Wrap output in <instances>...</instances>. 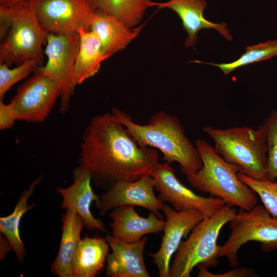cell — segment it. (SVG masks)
Returning a JSON list of instances; mask_svg holds the SVG:
<instances>
[{
  "instance_id": "1",
  "label": "cell",
  "mask_w": 277,
  "mask_h": 277,
  "mask_svg": "<svg viewBox=\"0 0 277 277\" xmlns=\"http://www.w3.org/2000/svg\"><path fill=\"white\" fill-rule=\"evenodd\" d=\"M80 166L96 187L106 191L117 181L132 182L159 162L156 149L140 146L112 113L94 116L82 135Z\"/></svg>"
},
{
  "instance_id": "2",
  "label": "cell",
  "mask_w": 277,
  "mask_h": 277,
  "mask_svg": "<svg viewBox=\"0 0 277 277\" xmlns=\"http://www.w3.org/2000/svg\"><path fill=\"white\" fill-rule=\"evenodd\" d=\"M111 113L140 146L158 149L166 162L179 163L185 175L202 167L198 149L186 136L176 116L161 110L154 114L147 124L140 125L133 121L129 114L117 108H113Z\"/></svg>"
},
{
  "instance_id": "3",
  "label": "cell",
  "mask_w": 277,
  "mask_h": 277,
  "mask_svg": "<svg viewBox=\"0 0 277 277\" xmlns=\"http://www.w3.org/2000/svg\"><path fill=\"white\" fill-rule=\"evenodd\" d=\"M48 34L30 0L0 6V63L9 67L32 61L41 66Z\"/></svg>"
},
{
  "instance_id": "4",
  "label": "cell",
  "mask_w": 277,
  "mask_h": 277,
  "mask_svg": "<svg viewBox=\"0 0 277 277\" xmlns=\"http://www.w3.org/2000/svg\"><path fill=\"white\" fill-rule=\"evenodd\" d=\"M196 147L202 167L186 176L189 183L200 191L221 199L225 205L250 210L258 204V195L238 176V170L225 162L206 141L198 138Z\"/></svg>"
},
{
  "instance_id": "5",
  "label": "cell",
  "mask_w": 277,
  "mask_h": 277,
  "mask_svg": "<svg viewBox=\"0 0 277 277\" xmlns=\"http://www.w3.org/2000/svg\"><path fill=\"white\" fill-rule=\"evenodd\" d=\"M202 130L214 142L215 152L238 172L255 179L267 178V144L263 129L248 126L216 128L211 125Z\"/></svg>"
},
{
  "instance_id": "6",
  "label": "cell",
  "mask_w": 277,
  "mask_h": 277,
  "mask_svg": "<svg viewBox=\"0 0 277 277\" xmlns=\"http://www.w3.org/2000/svg\"><path fill=\"white\" fill-rule=\"evenodd\" d=\"M236 213L234 208L225 205L210 217L200 221L173 255L170 277H189L194 268L199 265L207 268L215 267L221 248L217 245L220 231Z\"/></svg>"
},
{
  "instance_id": "7",
  "label": "cell",
  "mask_w": 277,
  "mask_h": 277,
  "mask_svg": "<svg viewBox=\"0 0 277 277\" xmlns=\"http://www.w3.org/2000/svg\"><path fill=\"white\" fill-rule=\"evenodd\" d=\"M229 223L231 233L221 246L218 256L226 257L231 267H238L239 250L248 242H259L265 252L277 250V217L264 205L257 204L250 210L240 209Z\"/></svg>"
},
{
  "instance_id": "8",
  "label": "cell",
  "mask_w": 277,
  "mask_h": 277,
  "mask_svg": "<svg viewBox=\"0 0 277 277\" xmlns=\"http://www.w3.org/2000/svg\"><path fill=\"white\" fill-rule=\"evenodd\" d=\"M33 73L8 104L16 121L43 122L61 97V85L55 77L35 69Z\"/></svg>"
},
{
  "instance_id": "9",
  "label": "cell",
  "mask_w": 277,
  "mask_h": 277,
  "mask_svg": "<svg viewBox=\"0 0 277 277\" xmlns=\"http://www.w3.org/2000/svg\"><path fill=\"white\" fill-rule=\"evenodd\" d=\"M38 20L49 33L68 35L90 30L97 10L90 0H30Z\"/></svg>"
},
{
  "instance_id": "10",
  "label": "cell",
  "mask_w": 277,
  "mask_h": 277,
  "mask_svg": "<svg viewBox=\"0 0 277 277\" xmlns=\"http://www.w3.org/2000/svg\"><path fill=\"white\" fill-rule=\"evenodd\" d=\"M148 174L154 180L159 200L163 204L167 202L176 211L195 208L202 213L204 219H208L225 205L220 198L201 196L186 187L177 178L169 163H157Z\"/></svg>"
},
{
  "instance_id": "11",
  "label": "cell",
  "mask_w": 277,
  "mask_h": 277,
  "mask_svg": "<svg viewBox=\"0 0 277 277\" xmlns=\"http://www.w3.org/2000/svg\"><path fill=\"white\" fill-rule=\"evenodd\" d=\"M45 53L48 60L43 66L34 69L55 77L61 85L60 112L65 114L69 107L70 100L76 86L74 70L80 45L78 33L68 35L49 33Z\"/></svg>"
},
{
  "instance_id": "12",
  "label": "cell",
  "mask_w": 277,
  "mask_h": 277,
  "mask_svg": "<svg viewBox=\"0 0 277 277\" xmlns=\"http://www.w3.org/2000/svg\"><path fill=\"white\" fill-rule=\"evenodd\" d=\"M154 185L153 178L148 174L132 182H116L100 196L95 207L101 216L115 207L132 205L143 207L162 217L160 211L164 204L155 195Z\"/></svg>"
},
{
  "instance_id": "13",
  "label": "cell",
  "mask_w": 277,
  "mask_h": 277,
  "mask_svg": "<svg viewBox=\"0 0 277 277\" xmlns=\"http://www.w3.org/2000/svg\"><path fill=\"white\" fill-rule=\"evenodd\" d=\"M162 211L166 221L160 247L157 252L148 254L156 265L159 276L170 277L171 260L182 239L187 238L194 227L204 219V216L195 208L177 211L165 204H164Z\"/></svg>"
},
{
  "instance_id": "14",
  "label": "cell",
  "mask_w": 277,
  "mask_h": 277,
  "mask_svg": "<svg viewBox=\"0 0 277 277\" xmlns=\"http://www.w3.org/2000/svg\"><path fill=\"white\" fill-rule=\"evenodd\" d=\"M72 173L73 182L71 185L67 188H57V193L63 199L60 207L63 209H74L84 220L88 230L106 233L107 229L103 221L95 218L90 210L92 203L97 202L100 196L93 191L90 174L80 165L73 169Z\"/></svg>"
},
{
  "instance_id": "15",
  "label": "cell",
  "mask_w": 277,
  "mask_h": 277,
  "mask_svg": "<svg viewBox=\"0 0 277 277\" xmlns=\"http://www.w3.org/2000/svg\"><path fill=\"white\" fill-rule=\"evenodd\" d=\"M105 238L112 250L106 260V275L109 277H149L143 253L148 239L130 243L118 240L111 235Z\"/></svg>"
},
{
  "instance_id": "16",
  "label": "cell",
  "mask_w": 277,
  "mask_h": 277,
  "mask_svg": "<svg viewBox=\"0 0 277 277\" xmlns=\"http://www.w3.org/2000/svg\"><path fill=\"white\" fill-rule=\"evenodd\" d=\"M158 9H169L174 11L182 22L183 27L187 33L185 47H194L197 41V34L202 29H213L228 41L233 39L227 24L222 22L215 23L207 20L203 16L207 7L205 0H168L163 3L152 2L151 6Z\"/></svg>"
},
{
  "instance_id": "17",
  "label": "cell",
  "mask_w": 277,
  "mask_h": 277,
  "mask_svg": "<svg viewBox=\"0 0 277 277\" xmlns=\"http://www.w3.org/2000/svg\"><path fill=\"white\" fill-rule=\"evenodd\" d=\"M112 220V236L127 243L140 241L145 235L163 231L165 221L153 212L147 217L141 216L132 205L113 208L109 214Z\"/></svg>"
},
{
  "instance_id": "18",
  "label": "cell",
  "mask_w": 277,
  "mask_h": 277,
  "mask_svg": "<svg viewBox=\"0 0 277 277\" xmlns=\"http://www.w3.org/2000/svg\"><path fill=\"white\" fill-rule=\"evenodd\" d=\"M62 214V235L57 256L51 266V272L59 277H72V262L81 241L85 225L83 219L72 208Z\"/></svg>"
},
{
  "instance_id": "19",
  "label": "cell",
  "mask_w": 277,
  "mask_h": 277,
  "mask_svg": "<svg viewBox=\"0 0 277 277\" xmlns=\"http://www.w3.org/2000/svg\"><path fill=\"white\" fill-rule=\"evenodd\" d=\"M143 26L128 28L114 17L97 9L90 30L97 36L104 52L110 57L125 49L137 37Z\"/></svg>"
},
{
  "instance_id": "20",
  "label": "cell",
  "mask_w": 277,
  "mask_h": 277,
  "mask_svg": "<svg viewBox=\"0 0 277 277\" xmlns=\"http://www.w3.org/2000/svg\"><path fill=\"white\" fill-rule=\"evenodd\" d=\"M109 247L106 238L81 239L72 262V277L95 276L104 268Z\"/></svg>"
},
{
  "instance_id": "21",
  "label": "cell",
  "mask_w": 277,
  "mask_h": 277,
  "mask_svg": "<svg viewBox=\"0 0 277 277\" xmlns=\"http://www.w3.org/2000/svg\"><path fill=\"white\" fill-rule=\"evenodd\" d=\"M77 33L80 45L73 75L76 85L93 76L98 72L101 63L109 57L104 52L98 37L93 31L81 29Z\"/></svg>"
},
{
  "instance_id": "22",
  "label": "cell",
  "mask_w": 277,
  "mask_h": 277,
  "mask_svg": "<svg viewBox=\"0 0 277 277\" xmlns=\"http://www.w3.org/2000/svg\"><path fill=\"white\" fill-rule=\"evenodd\" d=\"M43 178V175L41 174L31 182L27 189L22 192L10 214L0 217V232L9 241L18 262L21 264L24 263L27 251L20 236L21 221L24 214L35 206V203L29 204L28 202Z\"/></svg>"
},
{
  "instance_id": "23",
  "label": "cell",
  "mask_w": 277,
  "mask_h": 277,
  "mask_svg": "<svg viewBox=\"0 0 277 277\" xmlns=\"http://www.w3.org/2000/svg\"><path fill=\"white\" fill-rule=\"evenodd\" d=\"M99 10L132 29L140 23L152 0H90Z\"/></svg>"
},
{
  "instance_id": "24",
  "label": "cell",
  "mask_w": 277,
  "mask_h": 277,
  "mask_svg": "<svg viewBox=\"0 0 277 277\" xmlns=\"http://www.w3.org/2000/svg\"><path fill=\"white\" fill-rule=\"evenodd\" d=\"M277 56V39L268 40L265 43L247 46L245 52L236 60L228 63L216 64L199 60L191 61V63H202L217 67L227 75L235 69L254 63L267 60Z\"/></svg>"
},
{
  "instance_id": "25",
  "label": "cell",
  "mask_w": 277,
  "mask_h": 277,
  "mask_svg": "<svg viewBox=\"0 0 277 277\" xmlns=\"http://www.w3.org/2000/svg\"><path fill=\"white\" fill-rule=\"evenodd\" d=\"M238 176L255 192L269 213L277 217V179H255L240 172H238Z\"/></svg>"
},
{
  "instance_id": "26",
  "label": "cell",
  "mask_w": 277,
  "mask_h": 277,
  "mask_svg": "<svg viewBox=\"0 0 277 277\" xmlns=\"http://www.w3.org/2000/svg\"><path fill=\"white\" fill-rule=\"evenodd\" d=\"M261 127L264 131L267 144V179H277V109H272Z\"/></svg>"
},
{
  "instance_id": "27",
  "label": "cell",
  "mask_w": 277,
  "mask_h": 277,
  "mask_svg": "<svg viewBox=\"0 0 277 277\" xmlns=\"http://www.w3.org/2000/svg\"><path fill=\"white\" fill-rule=\"evenodd\" d=\"M37 66L32 61L25 62L13 69L0 63V100H3L5 94L14 84L26 78Z\"/></svg>"
},
{
  "instance_id": "28",
  "label": "cell",
  "mask_w": 277,
  "mask_h": 277,
  "mask_svg": "<svg viewBox=\"0 0 277 277\" xmlns=\"http://www.w3.org/2000/svg\"><path fill=\"white\" fill-rule=\"evenodd\" d=\"M199 269V277H251L258 276L253 269L246 267H234L228 271L216 274L209 271L207 268L202 265L197 266Z\"/></svg>"
},
{
  "instance_id": "29",
  "label": "cell",
  "mask_w": 277,
  "mask_h": 277,
  "mask_svg": "<svg viewBox=\"0 0 277 277\" xmlns=\"http://www.w3.org/2000/svg\"><path fill=\"white\" fill-rule=\"evenodd\" d=\"M15 121L8 104H4L3 100H0V130L12 128Z\"/></svg>"
},
{
  "instance_id": "30",
  "label": "cell",
  "mask_w": 277,
  "mask_h": 277,
  "mask_svg": "<svg viewBox=\"0 0 277 277\" xmlns=\"http://www.w3.org/2000/svg\"><path fill=\"white\" fill-rule=\"evenodd\" d=\"M13 250L12 247L7 238L0 233V261L4 260L7 254Z\"/></svg>"
},
{
  "instance_id": "31",
  "label": "cell",
  "mask_w": 277,
  "mask_h": 277,
  "mask_svg": "<svg viewBox=\"0 0 277 277\" xmlns=\"http://www.w3.org/2000/svg\"><path fill=\"white\" fill-rule=\"evenodd\" d=\"M25 0H0V6H8Z\"/></svg>"
}]
</instances>
